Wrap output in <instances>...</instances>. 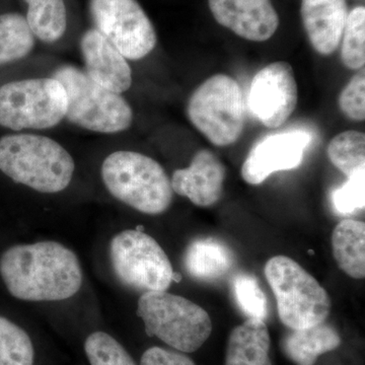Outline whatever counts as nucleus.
Listing matches in <instances>:
<instances>
[{"instance_id":"nucleus-1","label":"nucleus","mask_w":365,"mask_h":365,"mask_svg":"<svg viewBox=\"0 0 365 365\" xmlns=\"http://www.w3.org/2000/svg\"><path fill=\"white\" fill-rule=\"evenodd\" d=\"M0 280L14 299L57 302L78 294L83 271L76 255L60 242L19 244L0 253Z\"/></svg>"},{"instance_id":"nucleus-2","label":"nucleus","mask_w":365,"mask_h":365,"mask_svg":"<svg viewBox=\"0 0 365 365\" xmlns=\"http://www.w3.org/2000/svg\"><path fill=\"white\" fill-rule=\"evenodd\" d=\"M74 170L71 153L49 137L21 133L0 138V172L16 184L58 193L69 186Z\"/></svg>"},{"instance_id":"nucleus-3","label":"nucleus","mask_w":365,"mask_h":365,"mask_svg":"<svg viewBox=\"0 0 365 365\" xmlns=\"http://www.w3.org/2000/svg\"><path fill=\"white\" fill-rule=\"evenodd\" d=\"M101 174L110 194L139 212L160 215L170 208L174 199L172 182L165 169L143 153H113L105 158Z\"/></svg>"},{"instance_id":"nucleus-4","label":"nucleus","mask_w":365,"mask_h":365,"mask_svg":"<svg viewBox=\"0 0 365 365\" xmlns=\"http://www.w3.org/2000/svg\"><path fill=\"white\" fill-rule=\"evenodd\" d=\"M137 316L150 337L182 353L200 349L212 333V321L205 309L167 292H144L138 300Z\"/></svg>"},{"instance_id":"nucleus-5","label":"nucleus","mask_w":365,"mask_h":365,"mask_svg":"<svg viewBox=\"0 0 365 365\" xmlns=\"http://www.w3.org/2000/svg\"><path fill=\"white\" fill-rule=\"evenodd\" d=\"M264 272L283 325L300 330L326 322L332 307L330 297L299 263L287 256H275L266 263Z\"/></svg>"},{"instance_id":"nucleus-6","label":"nucleus","mask_w":365,"mask_h":365,"mask_svg":"<svg viewBox=\"0 0 365 365\" xmlns=\"http://www.w3.org/2000/svg\"><path fill=\"white\" fill-rule=\"evenodd\" d=\"M53 78L66 90V118L71 124L106 134L125 131L131 126L133 111L128 102L91 81L85 71L66 64L53 72Z\"/></svg>"},{"instance_id":"nucleus-7","label":"nucleus","mask_w":365,"mask_h":365,"mask_svg":"<svg viewBox=\"0 0 365 365\" xmlns=\"http://www.w3.org/2000/svg\"><path fill=\"white\" fill-rule=\"evenodd\" d=\"M187 115L211 143L220 148L232 145L242 136L246 122L241 86L225 74L211 76L192 93Z\"/></svg>"},{"instance_id":"nucleus-8","label":"nucleus","mask_w":365,"mask_h":365,"mask_svg":"<svg viewBox=\"0 0 365 365\" xmlns=\"http://www.w3.org/2000/svg\"><path fill=\"white\" fill-rule=\"evenodd\" d=\"M67 97L55 78H30L0 86V126L11 130H43L66 118Z\"/></svg>"},{"instance_id":"nucleus-9","label":"nucleus","mask_w":365,"mask_h":365,"mask_svg":"<svg viewBox=\"0 0 365 365\" xmlns=\"http://www.w3.org/2000/svg\"><path fill=\"white\" fill-rule=\"evenodd\" d=\"M113 272L124 287L138 292H167L178 274L169 257L150 235L126 230L110 242Z\"/></svg>"},{"instance_id":"nucleus-10","label":"nucleus","mask_w":365,"mask_h":365,"mask_svg":"<svg viewBox=\"0 0 365 365\" xmlns=\"http://www.w3.org/2000/svg\"><path fill=\"white\" fill-rule=\"evenodd\" d=\"M90 13L96 29L126 59H143L157 46L155 26L137 0H91Z\"/></svg>"},{"instance_id":"nucleus-11","label":"nucleus","mask_w":365,"mask_h":365,"mask_svg":"<svg viewBox=\"0 0 365 365\" xmlns=\"http://www.w3.org/2000/svg\"><path fill=\"white\" fill-rule=\"evenodd\" d=\"M297 83L289 63L274 62L261 69L252 81L249 107L261 123L271 129L282 126L297 106Z\"/></svg>"},{"instance_id":"nucleus-12","label":"nucleus","mask_w":365,"mask_h":365,"mask_svg":"<svg viewBox=\"0 0 365 365\" xmlns=\"http://www.w3.org/2000/svg\"><path fill=\"white\" fill-rule=\"evenodd\" d=\"M311 141V135L300 130L266 137L250 151L242 167V179L250 185H260L274 173L295 169Z\"/></svg>"},{"instance_id":"nucleus-13","label":"nucleus","mask_w":365,"mask_h":365,"mask_svg":"<svg viewBox=\"0 0 365 365\" xmlns=\"http://www.w3.org/2000/svg\"><path fill=\"white\" fill-rule=\"evenodd\" d=\"M208 4L220 25L246 40L267 41L279 26L271 0H208Z\"/></svg>"},{"instance_id":"nucleus-14","label":"nucleus","mask_w":365,"mask_h":365,"mask_svg":"<svg viewBox=\"0 0 365 365\" xmlns=\"http://www.w3.org/2000/svg\"><path fill=\"white\" fill-rule=\"evenodd\" d=\"M79 45L91 81L119 95L130 88L132 71L126 58L97 29L86 31Z\"/></svg>"},{"instance_id":"nucleus-15","label":"nucleus","mask_w":365,"mask_h":365,"mask_svg":"<svg viewBox=\"0 0 365 365\" xmlns=\"http://www.w3.org/2000/svg\"><path fill=\"white\" fill-rule=\"evenodd\" d=\"M225 167L212 151L201 150L186 169L175 170L172 188L199 207L215 205L222 199Z\"/></svg>"},{"instance_id":"nucleus-16","label":"nucleus","mask_w":365,"mask_h":365,"mask_svg":"<svg viewBox=\"0 0 365 365\" xmlns=\"http://www.w3.org/2000/svg\"><path fill=\"white\" fill-rule=\"evenodd\" d=\"M300 14L314 49L322 55L335 52L348 18L346 0H302Z\"/></svg>"},{"instance_id":"nucleus-17","label":"nucleus","mask_w":365,"mask_h":365,"mask_svg":"<svg viewBox=\"0 0 365 365\" xmlns=\"http://www.w3.org/2000/svg\"><path fill=\"white\" fill-rule=\"evenodd\" d=\"M185 270L202 282H217L234 270L235 256L227 244L215 237H200L190 242L184 253Z\"/></svg>"},{"instance_id":"nucleus-18","label":"nucleus","mask_w":365,"mask_h":365,"mask_svg":"<svg viewBox=\"0 0 365 365\" xmlns=\"http://www.w3.org/2000/svg\"><path fill=\"white\" fill-rule=\"evenodd\" d=\"M270 347L265 321L248 319L230 332L225 365H272Z\"/></svg>"},{"instance_id":"nucleus-19","label":"nucleus","mask_w":365,"mask_h":365,"mask_svg":"<svg viewBox=\"0 0 365 365\" xmlns=\"http://www.w3.org/2000/svg\"><path fill=\"white\" fill-rule=\"evenodd\" d=\"M341 337L333 326L318 325L290 330L281 341V348L288 359L295 365H314L321 355L337 349Z\"/></svg>"},{"instance_id":"nucleus-20","label":"nucleus","mask_w":365,"mask_h":365,"mask_svg":"<svg viewBox=\"0 0 365 365\" xmlns=\"http://www.w3.org/2000/svg\"><path fill=\"white\" fill-rule=\"evenodd\" d=\"M334 258L341 270L354 279L365 276V225L355 220H344L334 228Z\"/></svg>"},{"instance_id":"nucleus-21","label":"nucleus","mask_w":365,"mask_h":365,"mask_svg":"<svg viewBox=\"0 0 365 365\" xmlns=\"http://www.w3.org/2000/svg\"><path fill=\"white\" fill-rule=\"evenodd\" d=\"M26 21L35 37L45 43L61 39L67 28L64 0H25Z\"/></svg>"},{"instance_id":"nucleus-22","label":"nucleus","mask_w":365,"mask_h":365,"mask_svg":"<svg viewBox=\"0 0 365 365\" xmlns=\"http://www.w3.org/2000/svg\"><path fill=\"white\" fill-rule=\"evenodd\" d=\"M35 46V36L25 16L0 14V66L25 58Z\"/></svg>"},{"instance_id":"nucleus-23","label":"nucleus","mask_w":365,"mask_h":365,"mask_svg":"<svg viewBox=\"0 0 365 365\" xmlns=\"http://www.w3.org/2000/svg\"><path fill=\"white\" fill-rule=\"evenodd\" d=\"M35 348L23 328L0 314V365H34Z\"/></svg>"},{"instance_id":"nucleus-24","label":"nucleus","mask_w":365,"mask_h":365,"mask_svg":"<svg viewBox=\"0 0 365 365\" xmlns=\"http://www.w3.org/2000/svg\"><path fill=\"white\" fill-rule=\"evenodd\" d=\"M329 160L346 177L365 169V135L348 130L334 137L327 148Z\"/></svg>"},{"instance_id":"nucleus-25","label":"nucleus","mask_w":365,"mask_h":365,"mask_svg":"<svg viewBox=\"0 0 365 365\" xmlns=\"http://www.w3.org/2000/svg\"><path fill=\"white\" fill-rule=\"evenodd\" d=\"M341 59L347 68L356 71L365 64V9L357 6L348 14L342 35Z\"/></svg>"},{"instance_id":"nucleus-26","label":"nucleus","mask_w":365,"mask_h":365,"mask_svg":"<svg viewBox=\"0 0 365 365\" xmlns=\"http://www.w3.org/2000/svg\"><path fill=\"white\" fill-rule=\"evenodd\" d=\"M232 292L237 306L248 319H267V297L256 277L248 273L235 274L232 279Z\"/></svg>"},{"instance_id":"nucleus-27","label":"nucleus","mask_w":365,"mask_h":365,"mask_svg":"<svg viewBox=\"0 0 365 365\" xmlns=\"http://www.w3.org/2000/svg\"><path fill=\"white\" fill-rule=\"evenodd\" d=\"M85 352L90 365H136L124 346L103 331L86 337Z\"/></svg>"},{"instance_id":"nucleus-28","label":"nucleus","mask_w":365,"mask_h":365,"mask_svg":"<svg viewBox=\"0 0 365 365\" xmlns=\"http://www.w3.org/2000/svg\"><path fill=\"white\" fill-rule=\"evenodd\" d=\"M365 169L348 177L347 181L332 194L334 208L339 215H349L365 206Z\"/></svg>"},{"instance_id":"nucleus-29","label":"nucleus","mask_w":365,"mask_h":365,"mask_svg":"<svg viewBox=\"0 0 365 365\" xmlns=\"http://www.w3.org/2000/svg\"><path fill=\"white\" fill-rule=\"evenodd\" d=\"M341 111L349 119L364 121L365 119V71L355 74L343 88L338 100Z\"/></svg>"},{"instance_id":"nucleus-30","label":"nucleus","mask_w":365,"mask_h":365,"mask_svg":"<svg viewBox=\"0 0 365 365\" xmlns=\"http://www.w3.org/2000/svg\"><path fill=\"white\" fill-rule=\"evenodd\" d=\"M140 365H196L185 353L167 348H148L141 356Z\"/></svg>"}]
</instances>
